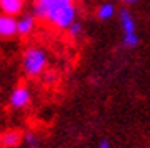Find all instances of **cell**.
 <instances>
[{
	"label": "cell",
	"mask_w": 150,
	"mask_h": 148,
	"mask_svg": "<svg viewBox=\"0 0 150 148\" xmlns=\"http://www.w3.org/2000/svg\"><path fill=\"white\" fill-rule=\"evenodd\" d=\"M17 35V18L0 13V38H12Z\"/></svg>",
	"instance_id": "52a82bcc"
},
{
	"label": "cell",
	"mask_w": 150,
	"mask_h": 148,
	"mask_svg": "<svg viewBox=\"0 0 150 148\" xmlns=\"http://www.w3.org/2000/svg\"><path fill=\"white\" fill-rule=\"evenodd\" d=\"M120 27H122V42L125 48H135L140 43V37L137 33V23L129 8H122L120 13Z\"/></svg>",
	"instance_id": "7a4b0ae2"
},
{
	"label": "cell",
	"mask_w": 150,
	"mask_h": 148,
	"mask_svg": "<svg viewBox=\"0 0 150 148\" xmlns=\"http://www.w3.org/2000/svg\"><path fill=\"white\" fill-rule=\"evenodd\" d=\"M23 140V135L17 130H7L0 135V145L5 148H13L17 145H20V142Z\"/></svg>",
	"instance_id": "9c48e42d"
},
{
	"label": "cell",
	"mask_w": 150,
	"mask_h": 148,
	"mask_svg": "<svg viewBox=\"0 0 150 148\" xmlns=\"http://www.w3.org/2000/svg\"><path fill=\"white\" fill-rule=\"evenodd\" d=\"M43 78L47 80V82H50V80H54L55 77H54L52 73H48V72H45V73H43Z\"/></svg>",
	"instance_id": "5bb4252c"
},
{
	"label": "cell",
	"mask_w": 150,
	"mask_h": 148,
	"mask_svg": "<svg viewBox=\"0 0 150 148\" xmlns=\"http://www.w3.org/2000/svg\"><path fill=\"white\" fill-rule=\"evenodd\" d=\"M67 33H69V35H70L72 38H79V37L82 35V33H83V25H82L80 22L77 20V22L74 23V25H70V28L67 30Z\"/></svg>",
	"instance_id": "8fae6325"
},
{
	"label": "cell",
	"mask_w": 150,
	"mask_h": 148,
	"mask_svg": "<svg viewBox=\"0 0 150 148\" xmlns=\"http://www.w3.org/2000/svg\"><path fill=\"white\" fill-rule=\"evenodd\" d=\"M48 65V55L40 47H28L22 55V68L27 77L37 78L42 77L47 70Z\"/></svg>",
	"instance_id": "6da1fadb"
},
{
	"label": "cell",
	"mask_w": 150,
	"mask_h": 148,
	"mask_svg": "<svg viewBox=\"0 0 150 148\" xmlns=\"http://www.w3.org/2000/svg\"><path fill=\"white\" fill-rule=\"evenodd\" d=\"M70 4H75V0H33V15L45 20L48 13Z\"/></svg>",
	"instance_id": "277c9868"
},
{
	"label": "cell",
	"mask_w": 150,
	"mask_h": 148,
	"mask_svg": "<svg viewBox=\"0 0 150 148\" xmlns=\"http://www.w3.org/2000/svg\"><path fill=\"white\" fill-rule=\"evenodd\" d=\"M23 7H25V0H0V13L10 17L22 15Z\"/></svg>",
	"instance_id": "ba28073f"
},
{
	"label": "cell",
	"mask_w": 150,
	"mask_h": 148,
	"mask_svg": "<svg viewBox=\"0 0 150 148\" xmlns=\"http://www.w3.org/2000/svg\"><path fill=\"white\" fill-rule=\"evenodd\" d=\"M30 100H32V93L28 90V87H25V85L15 87L10 93V106L15 108V110L25 108V106L30 103Z\"/></svg>",
	"instance_id": "5b68a950"
},
{
	"label": "cell",
	"mask_w": 150,
	"mask_h": 148,
	"mask_svg": "<svg viewBox=\"0 0 150 148\" xmlns=\"http://www.w3.org/2000/svg\"><path fill=\"white\" fill-rule=\"evenodd\" d=\"M115 5L113 4H110V2H103V4H100L98 5V8H97V18L102 22H107L110 20V18H113V15H115Z\"/></svg>",
	"instance_id": "30bf717a"
},
{
	"label": "cell",
	"mask_w": 150,
	"mask_h": 148,
	"mask_svg": "<svg viewBox=\"0 0 150 148\" xmlns=\"http://www.w3.org/2000/svg\"><path fill=\"white\" fill-rule=\"evenodd\" d=\"M47 23L54 27V28H59V30H69L70 25H74L77 22V7L75 4H70V5H65L59 10L48 13L47 18H45Z\"/></svg>",
	"instance_id": "3957f363"
},
{
	"label": "cell",
	"mask_w": 150,
	"mask_h": 148,
	"mask_svg": "<svg viewBox=\"0 0 150 148\" xmlns=\"http://www.w3.org/2000/svg\"><path fill=\"white\" fill-rule=\"evenodd\" d=\"M118 2H122V4H127V5H130V4H135L137 0H118Z\"/></svg>",
	"instance_id": "9a60e30c"
},
{
	"label": "cell",
	"mask_w": 150,
	"mask_h": 148,
	"mask_svg": "<svg viewBox=\"0 0 150 148\" xmlns=\"http://www.w3.org/2000/svg\"><path fill=\"white\" fill-rule=\"evenodd\" d=\"M35 22L37 17L33 13H25L17 18V35L18 37H28L35 30Z\"/></svg>",
	"instance_id": "8992f818"
},
{
	"label": "cell",
	"mask_w": 150,
	"mask_h": 148,
	"mask_svg": "<svg viewBox=\"0 0 150 148\" xmlns=\"http://www.w3.org/2000/svg\"><path fill=\"white\" fill-rule=\"evenodd\" d=\"M97 148H112V147H110V143H108L107 140H102V142L98 143V147Z\"/></svg>",
	"instance_id": "4fadbf2b"
},
{
	"label": "cell",
	"mask_w": 150,
	"mask_h": 148,
	"mask_svg": "<svg viewBox=\"0 0 150 148\" xmlns=\"http://www.w3.org/2000/svg\"><path fill=\"white\" fill-rule=\"evenodd\" d=\"M23 142L27 143L28 147L30 148H35L38 145V140H37V137H35V135H33V133H25V135H23Z\"/></svg>",
	"instance_id": "7c38bea8"
}]
</instances>
